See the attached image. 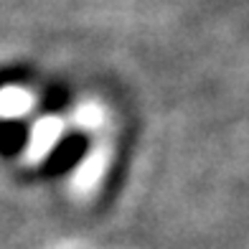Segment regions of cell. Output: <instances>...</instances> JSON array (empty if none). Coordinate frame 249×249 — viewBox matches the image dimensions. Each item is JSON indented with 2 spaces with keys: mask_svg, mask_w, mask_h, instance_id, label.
I'll use <instances>...</instances> for the list:
<instances>
[{
  "mask_svg": "<svg viewBox=\"0 0 249 249\" xmlns=\"http://www.w3.org/2000/svg\"><path fill=\"white\" fill-rule=\"evenodd\" d=\"M84 155H87V138L82 132L61 135V138L53 142V148L46 153L43 171H46L49 176H64V173H69L71 168H76L79 163H82Z\"/></svg>",
  "mask_w": 249,
  "mask_h": 249,
  "instance_id": "cell-1",
  "label": "cell"
},
{
  "mask_svg": "<svg viewBox=\"0 0 249 249\" xmlns=\"http://www.w3.org/2000/svg\"><path fill=\"white\" fill-rule=\"evenodd\" d=\"M28 145V130L20 122L8 120L0 124V153L13 158Z\"/></svg>",
  "mask_w": 249,
  "mask_h": 249,
  "instance_id": "cell-2",
  "label": "cell"
},
{
  "mask_svg": "<svg viewBox=\"0 0 249 249\" xmlns=\"http://www.w3.org/2000/svg\"><path fill=\"white\" fill-rule=\"evenodd\" d=\"M56 135H59V124L53 120H41L33 130V140H31V155H43L53 148Z\"/></svg>",
  "mask_w": 249,
  "mask_h": 249,
  "instance_id": "cell-3",
  "label": "cell"
},
{
  "mask_svg": "<svg viewBox=\"0 0 249 249\" xmlns=\"http://www.w3.org/2000/svg\"><path fill=\"white\" fill-rule=\"evenodd\" d=\"M31 107V97L23 89H5L0 92V112L3 115H20Z\"/></svg>",
  "mask_w": 249,
  "mask_h": 249,
  "instance_id": "cell-4",
  "label": "cell"
},
{
  "mask_svg": "<svg viewBox=\"0 0 249 249\" xmlns=\"http://www.w3.org/2000/svg\"><path fill=\"white\" fill-rule=\"evenodd\" d=\"M102 160L105 158H92L87 165H84V171H82V178H79V188L82 191H92L94 186H97V180L102 178Z\"/></svg>",
  "mask_w": 249,
  "mask_h": 249,
  "instance_id": "cell-5",
  "label": "cell"
},
{
  "mask_svg": "<svg viewBox=\"0 0 249 249\" xmlns=\"http://www.w3.org/2000/svg\"><path fill=\"white\" fill-rule=\"evenodd\" d=\"M64 102H66V94L61 89H49V94H46V107L49 109H59Z\"/></svg>",
  "mask_w": 249,
  "mask_h": 249,
  "instance_id": "cell-6",
  "label": "cell"
}]
</instances>
